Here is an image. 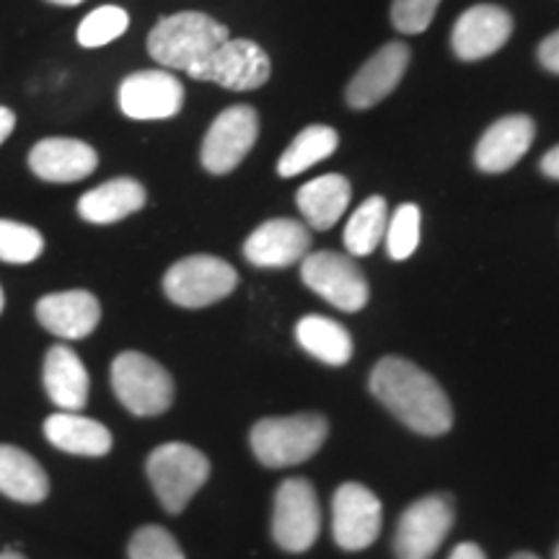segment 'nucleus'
Returning a JSON list of instances; mask_svg holds the SVG:
<instances>
[{
	"mask_svg": "<svg viewBox=\"0 0 559 559\" xmlns=\"http://www.w3.org/2000/svg\"><path fill=\"white\" fill-rule=\"evenodd\" d=\"M456 519L449 495H428L404 510L394 534L396 559H432Z\"/></svg>",
	"mask_w": 559,
	"mask_h": 559,
	"instance_id": "1a4fd4ad",
	"label": "nucleus"
},
{
	"mask_svg": "<svg viewBox=\"0 0 559 559\" xmlns=\"http://www.w3.org/2000/svg\"><path fill=\"white\" fill-rule=\"evenodd\" d=\"M440 0H394L391 24L402 34H423L436 19Z\"/></svg>",
	"mask_w": 559,
	"mask_h": 559,
	"instance_id": "2f4dec72",
	"label": "nucleus"
},
{
	"mask_svg": "<svg viewBox=\"0 0 559 559\" xmlns=\"http://www.w3.org/2000/svg\"><path fill=\"white\" fill-rule=\"evenodd\" d=\"M513 34V19L500 5H474L456 21L451 34L453 52L461 60H481L500 50Z\"/></svg>",
	"mask_w": 559,
	"mask_h": 559,
	"instance_id": "2eb2a0df",
	"label": "nucleus"
},
{
	"mask_svg": "<svg viewBox=\"0 0 559 559\" xmlns=\"http://www.w3.org/2000/svg\"><path fill=\"white\" fill-rule=\"evenodd\" d=\"M45 251V239L37 228L16 221H0V262L29 264Z\"/></svg>",
	"mask_w": 559,
	"mask_h": 559,
	"instance_id": "cd10ccee",
	"label": "nucleus"
},
{
	"mask_svg": "<svg viewBox=\"0 0 559 559\" xmlns=\"http://www.w3.org/2000/svg\"><path fill=\"white\" fill-rule=\"evenodd\" d=\"M353 198V187L342 174H326L304 185L296 194L298 210L306 223L317 230H326L337 223Z\"/></svg>",
	"mask_w": 559,
	"mask_h": 559,
	"instance_id": "5701e85b",
	"label": "nucleus"
},
{
	"mask_svg": "<svg viewBox=\"0 0 559 559\" xmlns=\"http://www.w3.org/2000/svg\"><path fill=\"white\" fill-rule=\"evenodd\" d=\"M185 104V86L166 70H140L122 81L120 109L138 122L169 120Z\"/></svg>",
	"mask_w": 559,
	"mask_h": 559,
	"instance_id": "ddd939ff",
	"label": "nucleus"
},
{
	"mask_svg": "<svg viewBox=\"0 0 559 559\" xmlns=\"http://www.w3.org/2000/svg\"><path fill=\"white\" fill-rule=\"evenodd\" d=\"M257 135H260V117L254 109L247 104L226 109L210 124L207 135L202 140V166L210 174L234 171L254 148Z\"/></svg>",
	"mask_w": 559,
	"mask_h": 559,
	"instance_id": "9b49d317",
	"label": "nucleus"
},
{
	"mask_svg": "<svg viewBox=\"0 0 559 559\" xmlns=\"http://www.w3.org/2000/svg\"><path fill=\"white\" fill-rule=\"evenodd\" d=\"M0 492L16 502H41L50 492V479L39 461L16 445H0Z\"/></svg>",
	"mask_w": 559,
	"mask_h": 559,
	"instance_id": "b1692460",
	"label": "nucleus"
},
{
	"mask_svg": "<svg viewBox=\"0 0 559 559\" xmlns=\"http://www.w3.org/2000/svg\"><path fill=\"white\" fill-rule=\"evenodd\" d=\"M300 277L309 288L340 311H360L368 304V280L349 257L337 251H313L300 260Z\"/></svg>",
	"mask_w": 559,
	"mask_h": 559,
	"instance_id": "0eeeda50",
	"label": "nucleus"
},
{
	"mask_svg": "<svg viewBox=\"0 0 559 559\" xmlns=\"http://www.w3.org/2000/svg\"><path fill=\"white\" fill-rule=\"evenodd\" d=\"M449 559H487V557H485V551L477 547V544L464 542V544H459V547L451 551Z\"/></svg>",
	"mask_w": 559,
	"mask_h": 559,
	"instance_id": "72a5a7b5",
	"label": "nucleus"
},
{
	"mask_svg": "<svg viewBox=\"0 0 559 559\" xmlns=\"http://www.w3.org/2000/svg\"><path fill=\"white\" fill-rule=\"evenodd\" d=\"M45 438L55 449L73 456H107L111 451V432L96 419L79 412H58L45 419Z\"/></svg>",
	"mask_w": 559,
	"mask_h": 559,
	"instance_id": "4be33fe9",
	"label": "nucleus"
},
{
	"mask_svg": "<svg viewBox=\"0 0 559 559\" xmlns=\"http://www.w3.org/2000/svg\"><path fill=\"white\" fill-rule=\"evenodd\" d=\"M50 3H55V5H79V3H83V0H50Z\"/></svg>",
	"mask_w": 559,
	"mask_h": 559,
	"instance_id": "e433bc0d",
	"label": "nucleus"
},
{
	"mask_svg": "<svg viewBox=\"0 0 559 559\" xmlns=\"http://www.w3.org/2000/svg\"><path fill=\"white\" fill-rule=\"evenodd\" d=\"M3 306H5V296H3V288H0V313H3Z\"/></svg>",
	"mask_w": 559,
	"mask_h": 559,
	"instance_id": "ea45409f",
	"label": "nucleus"
},
{
	"mask_svg": "<svg viewBox=\"0 0 559 559\" xmlns=\"http://www.w3.org/2000/svg\"><path fill=\"white\" fill-rule=\"evenodd\" d=\"M370 394L400 423L419 436H443L453 425V407L428 370L404 358L379 360L370 373Z\"/></svg>",
	"mask_w": 559,
	"mask_h": 559,
	"instance_id": "f257e3e1",
	"label": "nucleus"
},
{
	"mask_svg": "<svg viewBox=\"0 0 559 559\" xmlns=\"http://www.w3.org/2000/svg\"><path fill=\"white\" fill-rule=\"evenodd\" d=\"M0 559H24L19 555V551H3V555H0Z\"/></svg>",
	"mask_w": 559,
	"mask_h": 559,
	"instance_id": "4c0bfd02",
	"label": "nucleus"
},
{
	"mask_svg": "<svg viewBox=\"0 0 559 559\" xmlns=\"http://www.w3.org/2000/svg\"><path fill=\"white\" fill-rule=\"evenodd\" d=\"M321 531V508L317 489L306 479H285L275 495L272 510V539L285 551H306L313 547Z\"/></svg>",
	"mask_w": 559,
	"mask_h": 559,
	"instance_id": "6e6552de",
	"label": "nucleus"
},
{
	"mask_svg": "<svg viewBox=\"0 0 559 559\" xmlns=\"http://www.w3.org/2000/svg\"><path fill=\"white\" fill-rule=\"evenodd\" d=\"M128 555L130 559H187L179 542L160 526L138 528L130 539Z\"/></svg>",
	"mask_w": 559,
	"mask_h": 559,
	"instance_id": "7c9ffc66",
	"label": "nucleus"
},
{
	"mask_svg": "<svg viewBox=\"0 0 559 559\" xmlns=\"http://www.w3.org/2000/svg\"><path fill=\"white\" fill-rule=\"evenodd\" d=\"M340 145L337 130L326 128V124H311L306 128L296 140L288 145V151L283 153L277 160L280 177H296V174L311 169L319 160L330 158Z\"/></svg>",
	"mask_w": 559,
	"mask_h": 559,
	"instance_id": "a878e982",
	"label": "nucleus"
},
{
	"mask_svg": "<svg viewBox=\"0 0 559 559\" xmlns=\"http://www.w3.org/2000/svg\"><path fill=\"white\" fill-rule=\"evenodd\" d=\"M130 26V16L124 9L117 5H102L91 11L79 26V45L81 47H104L117 37H122Z\"/></svg>",
	"mask_w": 559,
	"mask_h": 559,
	"instance_id": "c85d7f7f",
	"label": "nucleus"
},
{
	"mask_svg": "<svg viewBox=\"0 0 559 559\" xmlns=\"http://www.w3.org/2000/svg\"><path fill=\"white\" fill-rule=\"evenodd\" d=\"M381 500L358 481L342 485L332 498V534L342 549L358 551L379 539Z\"/></svg>",
	"mask_w": 559,
	"mask_h": 559,
	"instance_id": "f8f14e48",
	"label": "nucleus"
},
{
	"mask_svg": "<svg viewBox=\"0 0 559 559\" xmlns=\"http://www.w3.org/2000/svg\"><path fill=\"white\" fill-rule=\"evenodd\" d=\"M389 226V205L383 198H368L349 215L345 226V247L353 257H368L379 247Z\"/></svg>",
	"mask_w": 559,
	"mask_h": 559,
	"instance_id": "bb28decb",
	"label": "nucleus"
},
{
	"mask_svg": "<svg viewBox=\"0 0 559 559\" xmlns=\"http://www.w3.org/2000/svg\"><path fill=\"white\" fill-rule=\"evenodd\" d=\"M29 166L41 181L70 185V181H81L94 174L99 166V153L83 140L47 138L32 148Z\"/></svg>",
	"mask_w": 559,
	"mask_h": 559,
	"instance_id": "a211bd4d",
	"label": "nucleus"
},
{
	"mask_svg": "<svg viewBox=\"0 0 559 559\" xmlns=\"http://www.w3.org/2000/svg\"><path fill=\"white\" fill-rule=\"evenodd\" d=\"M542 171L547 174L549 179H557L559 181V145H555L547 156L542 158Z\"/></svg>",
	"mask_w": 559,
	"mask_h": 559,
	"instance_id": "c9c22d12",
	"label": "nucleus"
},
{
	"mask_svg": "<svg viewBox=\"0 0 559 559\" xmlns=\"http://www.w3.org/2000/svg\"><path fill=\"white\" fill-rule=\"evenodd\" d=\"M148 194H145L143 185L135 179H111L83 194L79 200V215L83 221L94 223V226H109L128 215L138 213L145 205Z\"/></svg>",
	"mask_w": 559,
	"mask_h": 559,
	"instance_id": "412c9836",
	"label": "nucleus"
},
{
	"mask_svg": "<svg viewBox=\"0 0 559 559\" xmlns=\"http://www.w3.org/2000/svg\"><path fill=\"white\" fill-rule=\"evenodd\" d=\"M37 319L55 337L83 340L99 326L102 306L99 298L88 290L50 293V296L39 298Z\"/></svg>",
	"mask_w": 559,
	"mask_h": 559,
	"instance_id": "f3484780",
	"label": "nucleus"
},
{
	"mask_svg": "<svg viewBox=\"0 0 559 559\" xmlns=\"http://www.w3.org/2000/svg\"><path fill=\"white\" fill-rule=\"evenodd\" d=\"M555 559H559V547H557V551H555Z\"/></svg>",
	"mask_w": 559,
	"mask_h": 559,
	"instance_id": "a19ab883",
	"label": "nucleus"
},
{
	"mask_svg": "<svg viewBox=\"0 0 559 559\" xmlns=\"http://www.w3.org/2000/svg\"><path fill=\"white\" fill-rule=\"evenodd\" d=\"M45 389L60 412H81L88 404V370L70 347H50L45 358Z\"/></svg>",
	"mask_w": 559,
	"mask_h": 559,
	"instance_id": "aec40b11",
	"label": "nucleus"
},
{
	"mask_svg": "<svg viewBox=\"0 0 559 559\" xmlns=\"http://www.w3.org/2000/svg\"><path fill=\"white\" fill-rule=\"evenodd\" d=\"M409 66V47L404 41H391L353 75L347 86V104L353 109H370L386 99L400 86L404 70Z\"/></svg>",
	"mask_w": 559,
	"mask_h": 559,
	"instance_id": "dca6fc26",
	"label": "nucleus"
},
{
	"mask_svg": "<svg viewBox=\"0 0 559 559\" xmlns=\"http://www.w3.org/2000/svg\"><path fill=\"white\" fill-rule=\"evenodd\" d=\"M510 559H539V557L531 555V551H521V555H513Z\"/></svg>",
	"mask_w": 559,
	"mask_h": 559,
	"instance_id": "58836bf2",
	"label": "nucleus"
},
{
	"mask_svg": "<svg viewBox=\"0 0 559 559\" xmlns=\"http://www.w3.org/2000/svg\"><path fill=\"white\" fill-rule=\"evenodd\" d=\"M145 472L160 506L169 513H181L207 481L210 461L205 453L187 443H164L148 456Z\"/></svg>",
	"mask_w": 559,
	"mask_h": 559,
	"instance_id": "39448f33",
	"label": "nucleus"
},
{
	"mask_svg": "<svg viewBox=\"0 0 559 559\" xmlns=\"http://www.w3.org/2000/svg\"><path fill=\"white\" fill-rule=\"evenodd\" d=\"M419 221H423V215H419V207L412 205H400L394 215L389 218V226H386V249H389V257L391 260H409L412 254H415L417 243H419Z\"/></svg>",
	"mask_w": 559,
	"mask_h": 559,
	"instance_id": "c756f323",
	"label": "nucleus"
},
{
	"mask_svg": "<svg viewBox=\"0 0 559 559\" xmlns=\"http://www.w3.org/2000/svg\"><path fill=\"white\" fill-rule=\"evenodd\" d=\"M226 39L228 29L213 16L198 11H185L174 13V16H164L153 26L148 34V52L164 68L192 73Z\"/></svg>",
	"mask_w": 559,
	"mask_h": 559,
	"instance_id": "f03ea898",
	"label": "nucleus"
},
{
	"mask_svg": "<svg viewBox=\"0 0 559 559\" xmlns=\"http://www.w3.org/2000/svg\"><path fill=\"white\" fill-rule=\"evenodd\" d=\"M111 389L117 400L138 417L164 415L174 404L169 370L135 349L120 353L111 362Z\"/></svg>",
	"mask_w": 559,
	"mask_h": 559,
	"instance_id": "20e7f679",
	"label": "nucleus"
},
{
	"mask_svg": "<svg viewBox=\"0 0 559 559\" xmlns=\"http://www.w3.org/2000/svg\"><path fill=\"white\" fill-rule=\"evenodd\" d=\"M539 60L542 66L551 70V73H559V32L549 34L547 39L539 45Z\"/></svg>",
	"mask_w": 559,
	"mask_h": 559,
	"instance_id": "473e14b6",
	"label": "nucleus"
},
{
	"mask_svg": "<svg viewBox=\"0 0 559 559\" xmlns=\"http://www.w3.org/2000/svg\"><path fill=\"white\" fill-rule=\"evenodd\" d=\"M267 52L251 39H226L210 58L192 70L194 81L218 83L228 91H254L270 81Z\"/></svg>",
	"mask_w": 559,
	"mask_h": 559,
	"instance_id": "9d476101",
	"label": "nucleus"
},
{
	"mask_svg": "<svg viewBox=\"0 0 559 559\" xmlns=\"http://www.w3.org/2000/svg\"><path fill=\"white\" fill-rule=\"evenodd\" d=\"M239 285V275L228 262L210 254L187 257L169 267L164 277V290L171 304L181 309H205L223 300Z\"/></svg>",
	"mask_w": 559,
	"mask_h": 559,
	"instance_id": "423d86ee",
	"label": "nucleus"
},
{
	"mask_svg": "<svg viewBox=\"0 0 559 559\" xmlns=\"http://www.w3.org/2000/svg\"><path fill=\"white\" fill-rule=\"evenodd\" d=\"M311 249V234L304 223L275 218L262 223L243 243V257L262 270H283L304 260Z\"/></svg>",
	"mask_w": 559,
	"mask_h": 559,
	"instance_id": "4468645a",
	"label": "nucleus"
},
{
	"mask_svg": "<svg viewBox=\"0 0 559 559\" xmlns=\"http://www.w3.org/2000/svg\"><path fill=\"white\" fill-rule=\"evenodd\" d=\"M330 436V423L317 412L290 417H267L251 428L249 443L254 456L272 469H285L317 456Z\"/></svg>",
	"mask_w": 559,
	"mask_h": 559,
	"instance_id": "7ed1b4c3",
	"label": "nucleus"
},
{
	"mask_svg": "<svg viewBox=\"0 0 559 559\" xmlns=\"http://www.w3.org/2000/svg\"><path fill=\"white\" fill-rule=\"evenodd\" d=\"M536 128L534 120L526 115H510L502 117L489 128L477 143V169L487 174H502L513 169L519 160L526 156V151L534 143Z\"/></svg>",
	"mask_w": 559,
	"mask_h": 559,
	"instance_id": "6ab92c4d",
	"label": "nucleus"
},
{
	"mask_svg": "<svg viewBox=\"0 0 559 559\" xmlns=\"http://www.w3.org/2000/svg\"><path fill=\"white\" fill-rule=\"evenodd\" d=\"M296 340L306 353L326 362V366H345L353 358V337L345 326L326 317H306L298 321Z\"/></svg>",
	"mask_w": 559,
	"mask_h": 559,
	"instance_id": "393cba45",
	"label": "nucleus"
},
{
	"mask_svg": "<svg viewBox=\"0 0 559 559\" xmlns=\"http://www.w3.org/2000/svg\"><path fill=\"white\" fill-rule=\"evenodd\" d=\"M13 128H16V115L9 107H0V145L9 140Z\"/></svg>",
	"mask_w": 559,
	"mask_h": 559,
	"instance_id": "f704fd0d",
	"label": "nucleus"
}]
</instances>
